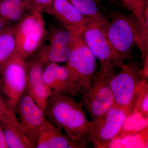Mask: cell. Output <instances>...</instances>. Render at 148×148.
<instances>
[{
	"label": "cell",
	"mask_w": 148,
	"mask_h": 148,
	"mask_svg": "<svg viewBox=\"0 0 148 148\" xmlns=\"http://www.w3.org/2000/svg\"><path fill=\"white\" fill-rule=\"evenodd\" d=\"M45 12L55 17L64 28L70 31L84 28L92 22L80 13L69 0H53Z\"/></svg>",
	"instance_id": "12"
},
{
	"label": "cell",
	"mask_w": 148,
	"mask_h": 148,
	"mask_svg": "<svg viewBox=\"0 0 148 148\" xmlns=\"http://www.w3.org/2000/svg\"><path fill=\"white\" fill-rule=\"evenodd\" d=\"M1 126L7 148H33L29 139L18 126Z\"/></svg>",
	"instance_id": "17"
},
{
	"label": "cell",
	"mask_w": 148,
	"mask_h": 148,
	"mask_svg": "<svg viewBox=\"0 0 148 148\" xmlns=\"http://www.w3.org/2000/svg\"><path fill=\"white\" fill-rule=\"evenodd\" d=\"M111 1H115L116 0H111Z\"/></svg>",
	"instance_id": "26"
},
{
	"label": "cell",
	"mask_w": 148,
	"mask_h": 148,
	"mask_svg": "<svg viewBox=\"0 0 148 148\" xmlns=\"http://www.w3.org/2000/svg\"><path fill=\"white\" fill-rule=\"evenodd\" d=\"M77 10L92 21H99L106 18L100 10V0H69Z\"/></svg>",
	"instance_id": "19"
},
{
	"label": "cell",
	"mask_w": 148,
	"mask_h": 148,
	"mask_svg": "<svg viewBox=\"0 0 148 148\" xmlns=\"http://www.w3.org/2000/svg\"><path fill=\"white\" fill-rule=\"evenodd\" d=\"M147 81L142 68L136 62L123 64L120 71L109 79L115 103L130 114L134 112L136 100Z\"/></svg>",
	"instance_id": "4"
},
{
	"label": "cell",
	"mask_w": 148,
	"mask_h": 148,
	"mask_svg": "<svg viewBox=\"0 0 148 148\" xmlns=\"http://www.w3.org/2000/svg\"><path fill=\"white\" fill-rule=\"evenodd\" d=\"M111 77L95 74L89 87L80 95V103L91 118L96 121L115 104L109 79Z\"/></svg>",
	"instance_id": "10"
},
{
	"label": "cell",
	"mask_w": 148,
	"mask_h": 148,
	"mask_svg": "<svg viewBox=\"0 0 148 148\" xmlns=\"http://www.w3.org/2000/svg\"><path fill=\"white\" fill-rule=\"evenodd\" d=\"M73 40V32L65 28L47 30L39 49L29 59L45 66L51 63L66 62L71 52Z\"/></svg>",
	"instance_id": "9"
},
{
	"label": "cell",
	"mask_w": 148,
	"mask_h": 148,
	"mask_svg": "<svg viewBox=\"0 0 148 148\" xmlns=\"http://www.w3.org/2000/svg\"><path fill=\"white\" fill-rule=\"evenodd\" d=\"M0 125H15L18 127V120L15 110L4 97L0 95Z\"/></svg>",
	"instance_id": "21"
},
{
	"label": "cell",
	"mask_w": 148,
	"mask_h": 148,
	"mask_svg": "<svg viewBox=\"0 0 148 148\" xmlns=\"http://www.w3.org/2000/svg\"><path fill=\"white\" fill-rule=\"evenodd\" d=\"M105 28L111 44L126 58L135 44L141 50L143 58L148 55V44L144 40L139 24L133 16L117 14L111 22L106 21Z\"/></svg>",
	"instance_id": "5"
},
{
	"label": "cell",
	"mask_w": 148,
	"mask_h": 148,
	"mask_svg": "<svg viewBox=\"0 0 148 148\" xmlns=\"http://www.w3.org/2000/svg\"><path fill=\"white\" fill-rule=\"evenodd\" d=\"M11 24L0 16V33Z\"/></svg>",
	"instance_id": "25"
},
{
	"label": "cell",
	"mask_w": 148,
	"mask_h": 148,
	"mask_svg": "<svg viewBox=\"0 0 148 148\" xmlns=\"http://www.w3.org/2000/svg\"><path fill=\"white\" fill-rule=\"evenodd\" d=\"M28 79L25 92L44 111L50 93L44 83L42 74L45 66L31 59H27Z\"/></svg>",
	"instance_id": "13"
},
{
	"label": "cell",
	"mask_w": 148,
	"mask_h": 148,
	"mask_svg": "<svg viewBox=\"0 0 148 148\" xmlns=\"http://www.w3.org/2000/svg\"><path fill=\"white\" fill-rule=\"evenodd\" d=\"M130 114L115 104L96 121L91 122L87 140L94 148L108 147L116 140Z\"/></svg>",
	"instance_id": "8"
},
{
	"label": "cell",
	"mask_w": 148,
	"mask_h": 148,
	"mask_svg": "<svg viewBox=\"0 0 148 148\" xmlns=\"http://www.w3.org/2000/svg\"><path fill=\"white\" fill-rule=\"evenodd\" d=\"M15 49L14 24H11L0 33V64L9 58Z\"/></svg>",
	"instance_id": "20"
},
{
	"label": "cell",
	"mask_w": 148,
	"mask_h": 148,
	"mask_svg": "<svg viewBox=\"0 0 148 148\" xmlns=\"http://www.w3.org/2000/svg\"><path fill=\"white\" fill-rule=\"evenodd\" d=\"M38 148H76L75 144L62 130L45 118L40 129L36 147Z\"/></svg>",
	"instance_id": "15"
},
{
	"label": "cell",
	"mask_w": 148,
	"mask_h": 148,
	"mask_svg": "<svg viewBox=\"0 0 148 148\" xmlns=\"http://www.w3.org/2000/svg\"><path fill=\"white\" fill-rule=\"evenodd\" d=\"M18 127L29 139L32 147L36 148L40 129L45 119L44 111L24 92L15 109Z\"/></svg>",
	"instance_id": "11"
},
{
	"label": "cell",
	"mask_w": 148,
	"mask_h": 148,
	"mask_svg": "<svg viewBox=\"0 0 148 148\" xmlns=\"http://www.w3.org/2000/svg\"><path fill=\"white\" fill-rule=\"evenodd\" d=\"M84 28L71 31L73 34V46L71 54L66 62L73 96L80 95L89 87L97 72L96 58L82 37Z\"/></svg>",
	"instance_id": "3"
},
{
	"label": "cell",
	"mask_w": 148,
	"mask_h": 148,
	"mask_svg": "<svg viewBox=\"0 0 148 148\" xmlns=\"http://www.w3.org/2000/svg\"><path fill=\"white\" fill-rule=\"evenodd\" d=\"M28 79L27 61L16 52L0 64V87L4 98L15 110Z\"/></svg>",
	"instance_id": "7"
},
{
	"label": "cell",
	"mask_w": 148,
	"mask_h": 148,
	"mask_svg": "<svg viewBox=\"0 0 148 148\" xmlns=\"http://www.w3.org/2000/svg\"><path fill=\"white\" fill-rule=\"evenodd\" d=\"M42 12L33 11L14 24L15 52L27 60L39 49L47 34Z\"/></svg>",
	"instance_id": "6"
},
{
	"label": "cell",
	"mask_w": 148,
	"mask_h": 148,
	"mask_svg": "<svg viewBox=\"0 0 148 148\" xmlns=\"http://www.w3.org/2000/svg\"><path fill=\"white\" fill-rule=\"evenodd\" d=\"M133 110L143 118H148V85L147 81L136 100Z\"/></svg>",
	"instance_id": "22"
},
{
	"label": "cell",
	"mask_w": 148,
	"mask_h": 148,
	"mask_svg": "<svg viewBox=\"0 0 148 148\" xmlns=\"http://www.w3.org/2000/svg\"><path fill=\"white\" fill-rule=\"evenodd\" d=\"M0 148H7L3 133L2 128L1 125H0Z\"/></svg>",
	"instance_id": "24"
},
{
	"label": "cell",
	"mask_w": 148,
	"mask_h": 148,
	"mask_svg": "<svg viewBox=\"0 0 148 148\" xmlns=\"http://www.w3.org/2000/svg\"><path fill=\"white\" fill-rule=\"evenodd\" d=\"M123 5L126 9L132 12L137 20L144 40L148 44V28L146 27L145 12L148 5V0H123Z\"/></svg>",
	"instance_id": "18"
},
{
	"label": "cell",
	"mask_w": 148,
	"mask_h": 148,
	"mask_svg": "<svg viewBox=\"0 0 148 148\" xmlns=\"http://www.w3.org/2000/svg\"><path fill=\"white\" fill-rule=\"evenodd\" d=\"M106 21V19L90 22L83 30L81 35L100 63V69L96 73L102 76L111 77L127 58L119 52L109 41L105 28Z\"/></svg>",
	"instance_id": "2"
},
{
	"label": "cell",
	"mask_w": 148,
	"mask_h": 148,
	"mask_svg": "<svg viewBox=\"0 0 148 148\" xmlns=\"http://www.w3.org/2000/svg\"><path fill=\"white\" fill-rule=\"evenodd\" d=\"M42 79L50 95L60 93L73 96L70 75L66 67L59 66L57 63L48 64L44 69Z\"/></svg>",
	"instance_id": "14"
},
{
	"label": "cell",
	"mask_w": 148,
	"mask_h": 148,
	"mask_svg": "<svg viewBox=\"0 0 148 148\" xmlns=\"http://www.w3.org/2000/svg\"><path fill=\"white\" fill-rule=\"evenodd\" d=\"M33 11L26 0H0V16L15 24Z\"/></svg>",
	"instance_id": "16"
},
{
	"label": "cell",
	"mask_w": 148,
	"mask_h": 148,
	"mask_svg": "<svg viewBox=\"0 0 148 148\" xmlns=\"http://www.w3.org/2000/svg\"><path fill=\"white\" fill-rule=\"evenodd\" d=\"M33 11L43 12L50 6L53 0H27Z\"/></svg>",
	"instance_id": "23"
},
{
	"label": "cell",
	"mask_w": 148,
	"mask_h": 148,
	"mask_svg": "<svg viewBox=\"0 0 148 148\" xmlns=\"http://www.w3.org/2000/svg\"><path fill=\"white\" fill-rule=\"evenodd\" d=\"M44 113L47 119L65 131L76 147H87L92 122L86 118L81 103L68 94L53 93L48 99Z\"/></svg>",
	"instance_id": "1"
}]
</instances>
